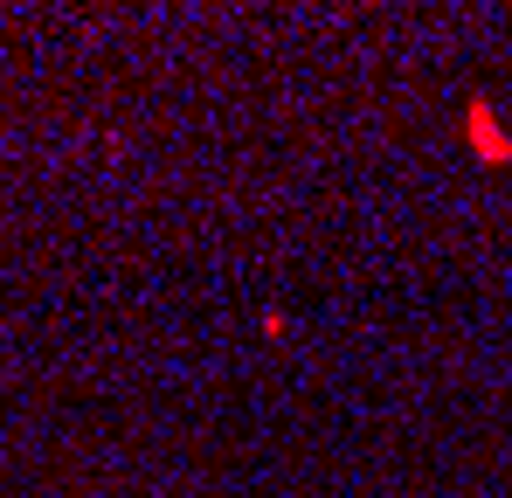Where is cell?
I'll return each mask as SVG.
<instances>
[{
  "mask_svg": "<svg viewBox=\"0 0 512 498\" xmlns=\"http://www.w3.org/2000/svg\"><path fill=\"white\" fill-rule=\"evenodd\" d=\"M471 146H478L485 160H512V139L492 125V111H485V104H471Z\"/></svg>",
  "mask_w": 512,
  "mask_h": 498,
  "instance_id": "obj_1",
  "label": "cell"
}]
</instances>
